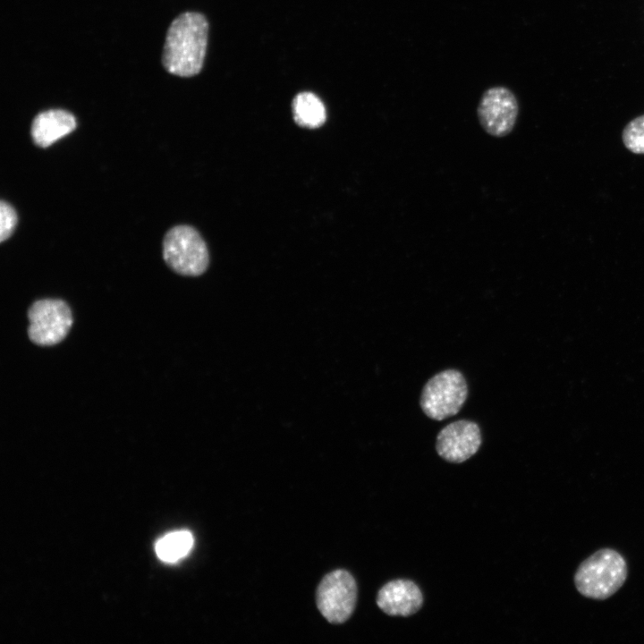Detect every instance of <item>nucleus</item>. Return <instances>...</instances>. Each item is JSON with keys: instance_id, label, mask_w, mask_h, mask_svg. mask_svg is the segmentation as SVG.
Masks as SVG:
<instances>
[{"instance_id": "nucleus-1", "label": "nucleus", "mask_w": 644, "mask_h": 644, "mask_svg": "<svg viewBox=\"0 0 644 644\" xmlns=\"http://www.w3.org/2000/svg\"><path fill=\"white\" fill-rule=\"evenodd\" d=\"M208 43V21L199 13L187 12L169 26L162 63L165 69L180 77L198 74L203 65Z\"/></svg>"}, {"instance_id": "nucleus-2", "label": "nucleus", "mask_w": 644, "mask_h": 644, "mask_svg": "<svg viewBox=\"0 0 644 644\" xmlns=\"http://www.w3.org/2000/svg\"><path fill=\"white\" fill-rule=\"evenodd\" d=\"M628 566L624 557L612 548H602L577 568L573 581L578 592L588 598L605 600L624 584Z\"/></svg>"}, {"instance_id": "nucleus-3", "label": "nucleus", "mask_w": 644, "mask_h": 644, "mask_svg": "<svg viewBox=\"0 0 644 644\" xmlns=\"http://www.w3.org/2000/svg\"><path fill=\"white\" fill-rule=\"evenodd\" d=\"M468 385L457 369L443 370L428 380L422 388L419 404L430 419L443 420L457 414L468 397Z\"/></svg>"}, {"instance_id": "nucleus-4", "label": "nucleus", "mask_w": 644, "mask_h": 644, "mask_svg": "<svg viewBox=\"0 0 644 644\" xmlns=\"http://www.w3.org/2000/svg\"><path fill=\"white\" fill-rule=\"evenodd\" d=\"M163 258L174 272L188 276L203 274L209 262L205 241L190 225H177L166 233L163 242Z\"/></svg>"}, {"instance_id": "nucleus-5", "label": "nucleus", "mask_w": 644, "mask_h": 644, "mask_svg": "<svg viewBox=\"0 0 644 644\" xmlns=\"http://www.w3.org/2000/svg\"><path fill=\"white\" fill-rule=\"evenodd\" d=\"M28 336L33 343L40 346L61 342L72 323L69 306L59 299L34 301L28 309Z\"/></svg>"}, {"instance_id": "nucleus-6", "label": "nucleus", "mask_w": 644, "mask_h": 644, "mask_svg": "<svg viewBox=\"0 0 644 644\" xmlns=\"http://www.w3.org/2000/svg\"><path fill=\"white\" fill-rule=\"evenodd\" d=\"M357 602V584L344 570L326 574L317 589V606L331 623H343L352 614Z\"/></svg>"}, {"instance_id": "nucleus-7", "label": "nucleus", "mask_w": 644, "mask_h": 644, "mask_svg": "<svg viewBox=\"0 0 644 644\" xmlns=\"http://www.w3.org/2000/svg\"><path fill=\"white\" fill-rule=\"evenodd\" d=\"M477 113L479 123L487 133L494 137H504L516 123L519 105L511 89L496 86L483 93Z\"/></svg>"}, {"instance_id": "nucleus-8", "label": "nucleus", "mask_w": 644, "mask_h": 644, "mask_svg": "<svg viewBox=\"0 0 644 644\" xmlns=\"http://www.w3.org/2000/svg\"><path fill=\"white\" fill-rule=\"evenodd\" d=\"M481 442L479 426L470 419H459L447 424L439 431L436 449L444 460L461 463L479 451Z\"/></svg>"}, {"instance_id": "nucleus-9", "label": "nucleus", "mask_w": 644, "mask_h": 644, "mask_svg": "<svg viewBox=\"0 0 644 644\" xmlns=\"http://www.w3.org/2000/svg\"><path fill=\"white\" fill-rule=\"evenodd\" d=\"M422 604L423 596L419 588L409 580L389 581L377 596V606L391 616H410L417 613Z\"/></svg>"}, {"instance_id": "nucleus-10", "label": "nucleus", "mask_w": 644, "mask_h": 644, "mask_svg": "<svg viewBox=\"0 0 644 644\" xmlns=\"http://www.w3.org/2000/svg\"><path fill=\"white\" fill-rule=\"evenodd\" d=\"M75 127L76 119L72 114L63 109H50L34 118L30 134L36 145L47 148L71 133Z\"/></svg>"}, {"instance_id": "nucleus-11", "label": "nucleus", "mask_w": 644, "mask_h": 644, "mask_svg": "<svg viewBox=\"0 0 644 644\" xmlns=\"http://www.w3.org/2000/svg\"><path fill=\"white\" fill-rule=\"evenodd\" d=\"M292 111L296 123L306 128L320 127L326 117L324 104L311 92L299 93L292 101Z\"/></svg>"}, {"instance_id": "nucleus-12", "label": "nucleus", "mask_w": 644, "mask_h": 644, "mask_svg": "<svg viewBox=\"0 0 644 644\" xmlns=\"http://www.w3.org/2000/svg\"><path fill=\"white\" fill-rule=\"evenodd\" d=\"M193 543L194 538L190 531L177 530L160 538L155 544V551L163 562L175 563L190 553Z\"/></svg>"}, {"instance_id": "nucleus-13", "label": "nucleus", "mask_w": 644, "mask_h": 644, "mask_svg": "<svg viewBox=\"0 0 644 644\" xmlns=\"http://www.w3.org/2000/svg\"><path fill=\"white\" fill-rule=\"evenodd\" d=\"M623 141L631 152L644 154V114L634 118L624 127Z\"/></svg>"}, {"instance_id": "nucleus-14", "label": "nucleus", "mask_w": 644, "mask_h": 644, "mask_svg": "<svg viewBox=\"0 0 644 644\" xmlns=\"http://www.w3.org/2000/svg\"><path fill=\"white\" fill-rule=\"evenodd\" d=\"M0 241L4 242L11 236L17 224L14 208L4 200L0 203Z\"/></svg>"}]
</instances>
